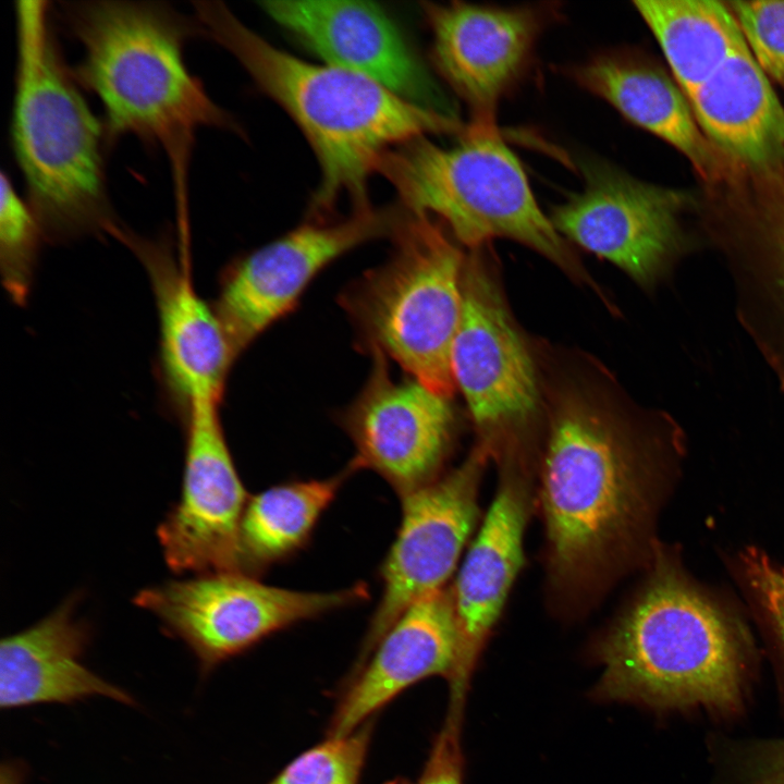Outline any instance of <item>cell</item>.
<instances>
[{
  "instance_id": "9",
  "label": "cell",
  "mask_w": 784,
  "mask_h": 784,
  "mask_svg": "<svg viewBox=\"0 0 784 784\" xmlns=\"http://www.w3.org/2000/svg\"><path fill=\"white\" fill-rule=\"evenodd\" d=\"M451 371L473 420L492 451L517 449L540 408L535 365L505 305L482 247L470 249L463 272V313Z\"/></svg>"
},
{
  "instance_id": "18",
  "label": "cell",
  "mask_w": 784,
  "mask_h": 784,
  "mask_svg": "<svg viewBox=\"0 0 784 784\" xmlns=\"http://www.w3.org/2000/svg\"><path fill=\"white\" fill-rule=\"evenodd\" d=\"M460 637L451 592L436 591L411 605L388 629L341 690L327 736L348 734L372 720L399 694L434 676L454 683Z\"/></svg>"
},
{
  "instance_id": "32",
  "label": "cell",
  "mask_w": 784,
  "mask_h": 784,
  "mask_svg": "<svg viewBox=\"0 0 784 784\" xmlns=\"http://www.w3.org/2000/svg\"><path fill=\"white\" fill-rule=\"evenodd\" d=\"M24 772L22 767L14 762L3 763L1 767V784H23Z\"/></svg>"
},
{
  "instance_id": "5",
  "label": "cell",
  "mask_w": 784,
  "mask_h": 784,
  "mask_svg": "<svg viewBox=\"0 0 784 784\" xmlns=\"http://www.w3.org/2000/svg\"><path fill=\"white\" fill-rule=\"evenodd\" d=\"M16 75L11 134L28 204L56 241L114 222L105 179L101 127L61 58L47 1L15 3Z\"/></svg>"
},
{
  "instance_id": "20",
  "label": "cell",
  "mask_w": 784,
  "mask_h": 784,
  "mask_svg": "<svg viewBox=\"0 0 784 784\" xmlns=\"http://www.w3.org/2000/svg\"><path fill=\"white\" fill-rule=\"evenodd\" d=\"M565 73L627 121L682 152L705 180L730 174L731 161L702 132L677 83L646 58L612 48L566 68Z\"/></svg>"
},
{
  "instance_id": "29",
  "label": "cell",
  "mask_w": 784,
  "mask_h": 784,
  "mask_svg": "<svg viewBox=\"0 0 784 784\" xmlns=\"http://www.w3.org/2000/svg\"><path fill=\"white\" fill-rule=\"evenodd\" d=\"M738 573L758 617L784 652V567L748 548L738 556Z\"/></svg>"
},
{
  "instance_id": "23",
  "label": "cell",
  "mask_w": 784,
  "mask_h": 784,
  "mask_svg": "<svg viewBox=\"0 0 784 784\" xmlns=\"http://www.w3.org/2000/svg\"><path fill=\"white\" fill-rule=\"evenodd\" d=\"M771 192L758 215L725 244L739 323L784 391V176L763 173Z\"/></svg>"
},
{
  "instance_id": "19",
  "label": "cell",
  "mask_w": 784,
  "mask_h": 784,
  "mask_svg": "<svg viewBox=\"0 0 784 784\" xmlns=\"http://www.w3.org/2000/svg\"><path fill=\"white\" fill-rule=\"evenodd\" d=\"M517 454L504 456L503 476L451 592L460 661L451 693L465 694L487 636L523 564L530 489Z\"/></svg>"
},
{
  "instance_id": "31",
  "label": "cell",
  "mask_w": 784,
  "mask_h": 784,
  "mask_svg": "<svg viewBox=\"0 0 784 784\" xmlns=\"http://www.w3.org/2000/svg\"><path fill=\"white\" fill-rule=\"evenodd\" d=\"M754 758L757 779L784 777V739L767 744Z\"/></svg>"
},
{
  "instance_id": "11",
  "label": "cell",
  "mask_w": 784,
  "mask_h": 784,
  "mask_svg": "<svg viewBox=\"0 0 784 784\" xmlns=\"http://www.w3.org/2000/svg\"><path fill=\"white\" fill-rule=\"evenodd\" d=\"M492 448L480 441L454 470L402 495V518L381 569L382 595L354 669L414 603L442 589L477 519L479 481Z\"/></svg>"
},
{
  "instance_id": "22",
  "label": "cell",
  "mask_w": 784,
  "mask_h": 784,
  "mask_svg": "<svg viewBox=\"0 0 784 784\" xmlns=\"http://www.w3.org/2000/svg\"><path fill=\"white\" fill-rule=\"evenodd\" d=\"M709 140L730 160L754 171L784 161V107L745 39L687 96Z\"/></svg>"
},
{
  "instance_id": "15",
  "label": "cell",
  "mask_w": 784,
  "mask_h": 784,
  "mask_svg": "<svg viewBox=\"0 0 784 784\" xmlns=\"http://www.w3.org/2000/svg\"><path fill=\"white\" fill-rule=\"evenodd\" d=\"M372 372L343 417L356 448L353 464L383 477L402 497L434 479L454 428L450 399L420 382L395 381L372 351Z\"/></svg>"
},
{
  "instance_id": "7",
  "label": "cell",
  "mask_w": 784,
  "mask_h": 784,
  "mask_svg": "<svg viewBox=\"0 0 784 784\" xmlns=\"http://www.w3.org/2000/svg\"><path fill=\"white\" fill-rule=\"evenodd\" d=\"M448 232L432 217L404 210L392 233V257L350 287L342 304L371 351L450 399L466 256Z\"/></svg>"
},
{
  "instance_id": "12",
  "label": "cell",
  "mask_w": 784,
  "mask_h": 784,
  "mask_svg": "<svg viewBox=\"0 0 784 784\" xmlns=\"http://www.w3.org/2000/svg\"><path fill=\"white\" fill-rule=\"evenodd\" d=\"M433 63L470 113L498 127L497 111L531 70L537 45L561 17L556 2L515 7L424 2Z\"/></svg>"
},
{
  "instance_id": "13",
  "label": "cell",
  "mask_w": 784,
  "mask_h": 784,
  "mask_svg": "<svg viewBox=\"0 0 784 784\" xmlns=\"http://www.w3.org/2000/svg\"><path fill=\"white\" fill-rule=\"evenodd\" d=\"M399 216L370 206L339 221L316 219L233 264L215 308L234 356L289 311L327 265L363 243L392 235Z\"/></svg>"
},
{
  "instance_id": "1",
  "label": "cell",
  "mask_w": 784,
  "mask_h": 784,
  "mask_svg": "<svg viewBox=\"0 0 784 784\" xmlns=\"http://www.w3.org/2000/svg\"><path fill=\"white\" fill-rule=\"evenodd\" d=\"M642 427L591 392L567 388L555 395L541 502L560 586L590 585L625 560L646 530L657 457L681 446L682 436L661 413Z\"/></svg>"
},
{
  "instance_id": "26",
  "label": "cell",
  "mask_w": 784,
  "mask_h": 784,
  "mask_svg": "<svg viewBox=\"0 0 784 784\" xmlns=\"http://www.w3.org/2000/svg\"><path fill=\"white\" fill-rule=\"evenodd\" d=\"M42 228L16 193L10 176L1 173L0 267L3 285L17 305L29 295L39 255Z\"/></svg>"
},
{
  "instance_id": "2",
  "label": "cell",
  "mask_w": 784,
  "mask_h": 784,
  "mask_svg": "<svg viewBox=\"0 0 784 784\" xmlns=\"http://www.w3.org/2000/svg\"><path fill=\"white\" fill-rule=\"evenodd\" d=\"M193 5L201 30L241 63L307 139L320 172L313 216L329 213L344 198L353 210L370 207L368 181L384 151L466 128L454 117L406 100L366 76L277 48L220 1Z\"/></svg>"
},
{
  "instance_id": "4",
  "label": "cell",
  "mask_w": 784,
  "mask_h": 784,
  "mask_svg": "<svg viewBox=\"0 0 784 784\" xmlns=\"http://www.w3.org/2000/svg\"><path fill=\"white\" fill-rule=\"evenodd\" d=\"M66 25L83 48L78 76L102 103L111 132L162 149L171 164L181 218L186 179L201 127L237 131L184 60L191 25L156 2L62 3Z\"/></svg>"
},
{
  "instance_id": "10",
  "label": "cell",
  "mask_w": 784,
  "mask_h": 784,
  "mask_svg": "<svg viewBox=\"0 0 784 784\" xmlns=\"http://www.w3.org/2000/svg\"><path fill=\"white\" fill-rule=\"evenodd\" d=\"M579 167L583 188L552 210L554 228L639 285L654 286L686 252L679 218L688 195L600 159H585Z\"/></svg>"
},
{
  "instance_id": "27",
  "label": "cell",
  "mask_w": 784,
  "mask_h": 784,
  "mask_svg": "<svg viewBox=\"0 0 784 784\" xmlns=\"http://www.w3.org/2000/svg\"><path fill=\"white\" fill-rule=\"evenodd\" d=\"M372 720L341 736H328L302 752L268 784H359L372 735Z\"/></svg>"
},
{
  "instance_id": "3",
  "label": "cell",
  "mask_w": 784,
  "mask_h": 784,
  "mask_svg": "<svg viewBox=\"0 0 784 784\" xmlns=\"http://www.w3.org/2000/svg\"><path fill=\"white\" fill-rule=\"evenodd\" d=\"M592 653L603 666L595 700L721 712L740 705L742 628L665 551Z\"/></svg>"
},
{
  "instance_id": "14",
  "label": "cell",
  "mask_w": 784,
  "mask_h": 784,
  "mask_svg": "<svg viewBox=\"0 0 784 784\" xmlns=\"http://www.w3.org/2000/svg\"><path fill=\"white\" fill-rule=\"evenodd\" d=\"M185 422L181 497L157 530L164 560L175 573L238 572V529L248 499L219 404H193Z\"/></svg>"
},
{
  "instance_id": "6",
  "label": "cell",
  "mask_w": 784,
  "mask_h": 784,
  "mask_svg": "<svg viewBox=\"0 0 784 784\" xmlns=\"http://www.w3.org/2000/svg\"><path fill=\"white\" fill-rule=\"evenodd\" d=\"M460 135L451 147L422 136L388 149L375 173L392 185L405 210L437 218L461 245L478 249L492 238H509L593 285L539 207L498 127L468 124Z\"/></svg>"
},
{
  "instance_id": "30",
  "label": "cell",
  "mask_w": 784,
  "mask_h": 784,
  "mask_svg": "<svg viewBox=\"0 0 784 784\" xmlns=\"http://www.w3.org/2000/svg\"><path fill=\"white\" fill-rule=\"evenodd\" d=\"M465 699H450L441 730L416 780L396 777L383 784H464V757L461 740Z\"/></svg>"
},
{
  "instance_id": "24",
  "label": "cell",
  "mask_w": 784,
  "mask_h": 784,
  "mask_svg": "<svg viewBox=\"0 0 784 784\" xmlns=\"http://www.w3.org/2000/svg\"><path fill=\"white\" fill-rule=\"evenodd\" d=\"M674 81L689 96L744 40L727 3L713 0H637Z\"/></svg>"
},
{
  "instance_id": "21",
  "label": "cell",
  "mask_w": 784,
  "mask_h": 784,
  "mask_svg": "<svg viewBox=\"0 0 784 784\" xmlns=\"http://www.w3.org/2000/svg\"><path fill=\"white\" fill-rule=\"evenodd\" d=\"M77 595L33 626L4 637L0 645V706L71 703L102 696L127 706L133 697L82 663L89 627L76 618Z\"/></svg>"
},
{
  "instance_id": "33",
  "label": "cell",
  "mask_w": 784,
  "mask_h": 784,
  "mask_svg": "<svg viewBox=\"0 0 784 784\" xmlns=\"http://www.w3.org/2000/svg\"><path fill=\"white\" fill-rule=\"evenodd\" d=\"M754 784H784V777L756 780Z\"/></svg>"
},
{
  "instance_id": "8",
  "label": "cell",
  "mask_w": 784,
  "mask_h": 784,
  "mask_svg": "<svg viewBox=\"0 0 784 784\" xmlns=\"http://www.w3.org/2000/svg\"><path fill=\"white\" fill-rule=\"evenodd\" d=\"M365 585L331 592L269 586L238 572L196 575L140 590L134 602L196 657L203 674L298 622L362 601Z\"/></svg>"
},
{
  "instance_id": "17",
  "label": "cell",
  "mask_w": 784,
  "mask_h": 784,
  "mask_svg": "<svg viewBox=\"0 0 784 784\" xmlns=\"http://www.w3.org/2000/svg\"><path fill=\"white\" fill-rule=\"evenodd\" d=\"M260 8L322 63L366 76L406 100L433 108L430 78L399 26L377 3L270 0L260 2Z\"/></svg>"
},
{
  "instance_id": "25",
  "label": "cell",
  "mask_w": 784,
  "mask_h": 784,
  "mask_svg": "<svg viewBox=\"0 0 784 784\" xmlns=\"http://www.w3.org/2000/svg\"><path fill=\"white\" fill-rule=\"evenodd\" d=\"M355 469L351 463L334 477L291 481L249 498L238 529L240 573L260 572L301 549L348 473Z\"/></svg>"
},
{
  "instance_id": "28",
  "label": "cell",
  "mask_w": 784,
  "mask_h": 784,
  "mask_svg": "<svg viewBox=\"0 0 784 784\" xmlns=\"http://www.w3.org/2000/svg\"><path fill=\"white\" fill-rule=\"evenodd\" d=\"M726 3L762 72L784 88V1Z\"/></svg>"
},
{
  "instance_id": "16",
  "label": "cell",
  "mask_w": 784,
  "mask_h": 784,
  "mask_svg": "<svg viewBox=\"0 0 784 784\" xmlns=\"http://www.w3.org/2000/svg\"><path fill=\"white\" fill-rule=\"evenodd\" d=\"M114 235L138 256L155 297L159 366L169 393L184 412L196 403L221 400L234 359L215 307L197 292L186 259L160 242L140 238L120 226Z\"/></svg>"
}]
</instances>
